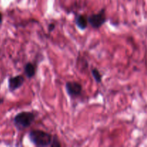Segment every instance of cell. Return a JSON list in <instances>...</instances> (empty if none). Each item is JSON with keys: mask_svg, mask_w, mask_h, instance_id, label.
Here are the masks:
<instances>
[{"mask_svg": "<svg viewBox=\"0 0 147 147\" xmlns=\"http://www.w3.org/2000/svg\"><path fill=\"white\" fill-rule=\"evenodd\" d=\"M28 138L33 145L37 147L50 146L53 136L42 130H32L29 133Z\"/></svg>", "mask_w": 147, "mask_h": 147, "instance_id": "obj_1", "label": "cell"}, {"mask_svg": "<svg viewBox=\"0 0 147 147\" xmlns=\"http://www.w3.org/2000/svg\"><path fill=\"white\" fill-rule=\"evenodd\" d=\"M37 114L33 111H22L17 113L13 119L14 126L18 131L30 127L36 119Z\"/></svg>", "mask_w": 147, "mask_h": 147, "instance_id": "obj_2", "label": "cell"}, {"mask_svg": "<svg viewBox=\"0 0 147 147\" xmlns=\"http://www.w3.org/2000/svg\"><path fill=\"white\" fill-rule=\"evenodd\" d=\"M107 17L106 15V11L102 9L97 14H93L88 17V22L93 28L99 29L106 22Z\"/></svg>", "mask_w": 147, "mask_h": 147, "instance_id": "obj_3", "label": "cell"}, {"mask_svg": "<svg viewBox=\"0 0 147 147\" xmlns=\"http://www.w3.org/2000/svg\"><path fill=\"white\" fill-rule=\"evenodd\" d=\"M65 89L69 96L73 98L78 97L83 91V87L78 82L69 81L65 84Z\"/></svg>", "mask_w": 147, "mask_h": 147, "instance_id": "obj_4", "label": "cell"}, {"mask_svg": "<svg viewBox=\"0 0 147 147\" xmlns=\"http://www.w3.org/2000/svg\"><path fill=\"white\" fill-rule=\"evenodd\" d=\"M24 78L22 75L13 76L8 80V88L10 92H14L23 86L24 83Z\"/></svg>", "mask_w": 147, "mask_h": 147, "instance_id": "obj_5", "label": "cell"}, {"mask_svg": "<svg viewBox=\"0 0 147 147\" xmlns=\"http://www.w3.org/2000/svg\"><path fill=\"white\" fill-rule=\"evenodd\" d=\"M75 22H76L77 27L81 30H86L88 27V17H86L84 14H78V15L76 16Z\"/></svg>", "mask_w": 147, "mask_h": 147, "instance_id": "obj_6", "label": "cell"}, {"mask_svg": "<svg viewBox=\"0 0 147 147\" xmlns=\"http://www.w3.org/2000/svg\"><path fill=\"white\" fill-rule=\"evenodd\" d=\"M24 74L27 78L31 79L36 74V67L33 63H27L24 65Z\"/></svg>", "mask_w": 147, "mask_h": 147, "instance_id": "obj_7", "label": "cell"}, {"mask_svg": "<svg viewBox=\"0 0 147 147\" xmlns=\"http://www.w3.org/2000/svg\"><path fill=\"white\" fill-rule=\"evenodd\" d=\"M92 76H93V78L95 79L96 83H100L102 82V76L100 74V73L99 72V70L97 68H93L91 70Z\"/></svg>", "mask_w": 147, "mask_h": 147, "instance_id": "obj_8", "label": "cell"}, {"mask_svg": "<svg viewBox=\"0 0 147 147\" xmlns=\"http://www.w3.org/2000/svg\"><path fill=\"white\" fill-rule=\"evenodd\" d=\"M50 146H52V147L61 146V144L60 143L58 139H57V137L56 136H53V142H52V144H51V145H50Z\"/></svg>", "mask_w": 147, "mask_h": 147, "instance_id": "obj_9", "label": "cell"}, {"mask_svg": "<svg viewBox=\"0 0 147 147\" xmlns=\"http://www.w3.org/2000/svg\"><path fill=\"white\" fill-rule=\"evenodd\" d=\"M55 29V24L54 23H51L48 25V31L49 32H53V30Z\"/></svg>", "mask_w": 147, "mask_h": 147, "instance_id": "obj_10", "label": "cell"}, {"mask_svg": "<svg viewBox=\"0 0 147 147\" xmlns=\"http://www.w3.org/2000/svg\"><path fill=\"white\" fill-rule=\"evenodd\" d=\"M2 20H3V17H2V14L0 12V24L2 22Z\"/></svg>", "mask_w": 147, "mask_h": 147, "instance_id": "obj_11", "label": "cell"}]
</instances>
